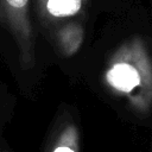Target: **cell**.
<instances>
[{
  "label": "cell",
  "mask_w": 152,
  "mask_h": 152,
  "mask_svg": "<svg viewBox=\"0 0 152 152\" xmlns=\"http://www.w3.org/2000/svg\"><path fill=\"white\" fill-rule=\"evenodd\" d=\"M104 82L137 113L151 112L152 56L142 38L131 37L116 48L107 62Z\"/></svg>",
  "instance_id": "cell-1"
},
{
  "label": "cell",
  "mask_w": 152,
  "mask_h": 152,
  "mask_svg": "<svg viewBox=\"0 0 152 152\" xmlns=\"http://www.w3.org/2000/svg\"><path fill=\"white\" fill-rule=\"evenodd\" d=\"M0 24L11 33L21 69L36 64V43L30 19V0H0Z\"/></svg>",
  "instance_id": "cell-2"
},
{
  "label": "cell",
  "mask_w": 152,
  "mask_h": 152,
  "mask_svg": "<svg viewBox=\"0 0 152 152\" xmlns=\"http://www.w3.org/2000/svg\"><path fill=\"white\" fill-rule=\"evenodd\" d=\"M87 0H38V12L43 23L52 25L78 14Z\"/></svg>",
  "instance_id": "cell-3"
},
{
  "label": "cell",
  "mask_w": 152,
  "mask_h": 152,
  "mask_svg": "<svg viewBox=\"0 0 152 152\" xmlns=\"http://www.w3.org/2000/svg\"><path fill=\"white\" fill-rule=\"evenodd\" d=\"M84 42V28L77 21L63 23L56 31V43L64 57H71L78 52Z\"/></svg>",
  "instance_id": "cell-4"
},
{
  "label": "cell",
  "mask_w": 152,
  "mask_h": 152,
  "mask_svg": "<svg viewBox=\"0 0 152 152\" xmlns=\"http://www.w3.org/2000/svg\"><path fill=\"white\" fill-rule=\"evenodd\" d=\"M49 152H80V133L72 124H65L55 137Z\"/></svg>",
  "instance_id": "cell-5"
}]
</instances>
